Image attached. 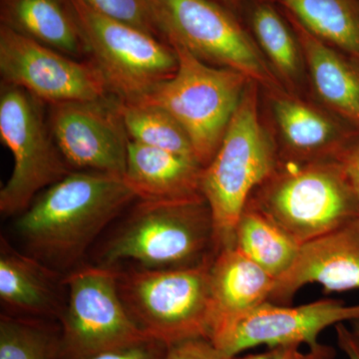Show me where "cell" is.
<instances>
[{
	"instance_id": "6da1fadb",
	"label": "cell",
	"mask_w": 359,
	"mask_h": 359,
	"mask_svg": "<svg viewBox=\"0 0 359 359\" xmlns=\"http://www.w3.org/2000/svg\"><path fill=\"white\" fill-rule=\"evenodd\" d=\"M136 199L121 177L74 172L29 205L16 222V230L33 257L68 266Z\"/></svg>"
},
{
	"instance_id": "7a4b0ae2",
	"label": "cell",
	"mask_w": 359,
	"mask_h": 359,
	"mask_svg": "<svg viewBox=\"0 0 359 359\" xmlns=\"http://www.w3.org/2000/svg\"><path fill=\"white\" fill-rule=\"evenodd\" d=\"M257 86L248 85L216 155L203 169L201 188L214 221L216 256L235 245L236 226L248 201L280 162L259 119Z\"/></svg>"
},
{
	"instance_id": "3957f363",
	"label": "cell",
	"mask_w": 359,
	"mask_h": 359,
	"mask_svg": "<svg viewBox=\"0 0 359 359\" xmlns=\"http://www.w3.org/2000/svg\"><path fill=\"white\" fill-rule=\"evenodd\" d=\"M247 205L299 245L359 216L358 201L337 160L278 165Z\"/></svg>"
},
{
	"instance_id": "277c9868",
	"label": "cell",
	"mask_w": 359,
	"mask_h": 359,
	"mask_svg": "<svg viewBox=\"0 0 359 359\" xmlns=\"http://www.w3.org/2000/svg\"><path fill=\"white\" fill-rule=\"evenodd\" d=\"M216 257L214 221L204 197L179 202L140 201L106 245L104 266L132 261L144 269H184Z\"/></svg>"
},
{
	"instance_id": "5b68a950",
	"label": "cell",
	"mask_w": 359,
	"mask_h": 359,
	"mask_svg": "<svg viewBox=\"0 0 359 359\" xmlns=\"http://www.w3.org/2000/svg\"><path fill=\"white\" fill-rule=\"evenodd\" d=\"M212 263L184 269L116 271L118 292L132 320L151 339L168 347L186 340L209 339Z\"/></svg>"
},
{
	"instance_id": "8992f818",
	"label": "cell",
	"mask_w": 359,
	"mask_h": 359,
	"mask_svg": "<svg viewBox=\"0 0 359 359\" xmlns=\"http://www.w3.org/2000/svg\"><path fill=\"white\" fill-rule=\"evenodd\" d=\"M169 45L178 59L176 73L139 101L173 116L205 168L216 155L250 80L238 71L208 65L180 45Z\"/></svg>"
},
{
	"instance_id": "52a82bcc",
	"label": "cell",
	"mask_w": 359,
	"mask_h": 359,
	"mask_svg": "<svg viewBox=\"0 0 359 359\" xmlns=\"http://www.w3.org/2000/svg\"><path fill=\"white\" fill-rule=\"evenodd\" d=\"M161 39L208 65L242 73L275 94L285 93L259 45L212 0H148Z\"/></svg>"
},
{
	"instance_id": "ba28073f",
	"label": "cell",
	"mask_w": 359,
	"mask_h": 359,
	"mask_svg": "<svg viewBox=\"0 0 359 359\" xmlns=\"http://www.w3.org/2000/svg\"><path fill=\"white\" fill-rule=\"evenodd\" d=\"M69 1L88 53L117 100H141L176 73L178 59L169 44L134 26L106 18L83 0Z\"/></svg>"
},
{
	"instance_id": "9c48e42d",
	"label": "cell",
	"mask_w": 359,
	"mask_h": 359,
	"mask_svg": "<svg viewBox=\"0 0 359 359\" xmlns=\"http://www.w3.org/2000/svg\"><path fill=\"white\" fill-rule=\"evenodd\" d=\"M63 283L67 306L60 316L57 359H84L151 339L134 323L111 266H86Z\"/></svg>"
},
{
	"instance_id": "30bf717a",
	"label": "cell",
	"mask_w": 359,
	"mask_h": 359,
	"mask_svg": "<svg viewBox=\"0 0 359 359\" xmlns=\"http://www.w3.org/2000/svg\"><path fill=\"white\" fill-rule=\"evenodd\" d=\"M39 102L25 90L2 84L0 138L13 158V173L0 192L6 216L25 212L37 193L70 173Z\"/></svg>"
},
{
	"instance_id": "8fae6325",
	"label": "cell",
	"mask_w": 359,
	"mask_h": 359,
	"mask_svg": "<svg viewBox=\"0 0 359 359\" xmlns=\"http://www.w3.org/2000/svg\"><path fill=\"white\" fill-rule=\"evenodd\" d=\"M359 320V304L346 306L337 299H321L299 306L264 302L229 316L212 327L209 339L229 358L259 346H302L321 351L318 337L339 323Z\"/></svg>"
},
{
	"instance_id": "7c38bea8",
	"label": "cell",
	"mask_w": 359,
	"mask_h": 359,
	"mask_svg": "<svg viewBox=\"0 0 359 359\" xmlns=\"http://www.w3.org/2000/svg\"><path fill=\"white\" fill-rule=\"evenodd\" d=\"M0 74L4 84L49 105L104 100L109 93L93 62H79L4 25L0 27Z\"/></svg>"
},
{
	"instance_id": "4fadbf2b",
	"label": "cell",
	"mask_w": 359,
	"mask_h": 359,
	"mask_svg": "<svg viewBox=\"0 0 359 359\" xmlns=\"http://www.w3.org/2000/svg\"><path fill=\"white\" fill-rule=\"evenodd\" d=\"M48 126L68 166L123 178L130 139L116 101L54 104Z\"/></svg>"
},
{
	"instance_id": "5bb4252c",
	"label": "cell",
	"mask_w": 359,
	"mask_h": 359,
	"mask_svg": "<svg viewBox=\"0 0 359 359\" xmlns=\"http://www.w3.org/2000/svg\"><path fill=\"white\" fill-rule=\"evenodd\" d=\"M309 283L327 292L359 290V216L302 244L289 271L276 280L269 302L287 304Z\"/></svg>"
},
{
	"instance_id": "9a60e30c",
	"label": "cell",
	"mask_w": 359,
	"mask_h": 359,
	"mask_svg": "<svg viewBox=\"0 0 359 359\" xmlns=\"http://www.w3.org/2000/svg\"><path fill=\"white\" fill-rule=\"evenodd\" d=\"M203 169L196 161L130 141L123 180L143 202H179L203 197Z\"/></svg>"
},
{
	"instance_id": "2e32d148",
	"label": "cell",
	"mask_w": 359,
	"mask_h": 359,
	"mask_svg": "<svg viewBox=\"0 0 359 359\" xmlns=\"http://www.w3.org/2000/svg\"><path fill=\"white\" fill-rule=\"evenodd\" d=\"M0 299L11 316L25 318H59L56 273L34 257L25 256L1 238L0 247Z\"/></svg>"
},
{
	"instance_id": "e0dca14e",
	"label": "cell",
	"mask_w": 359,
	"mask_h": 359,
	"mask_svg": "<svg viewBox=\"0 0 359 359\" xmlns=\"http://www.w3.org/2000/svg\"><path fill=\"white\" fill-rule=\"evenodd\" d=\"M273 112L290 164L337 160L347 150L339 125L308 104L275 94Z\"/></svg>"
},
{
	"instance_id": "ac0fdd59",
	"label": "cell",
	"mask_w": 359,
	"mask_h": 359,
	"mask_svg": "<svg viewBox=\"0 0 359 359\" xmlns=\"http://www.w3.org/2000/svg\"><path fill=\"white\" fill-rule=\"evenodd\" d=\"M297 23V39L316 93L334 113L359 128L358 61Z\"/></svg>"
},
{
	"instance_id": "d6986e66",
	"label": "cell",
	"mask_w": 359,
	"mask_h": 359,
	"mask_svg": "<svg viewBox=\"0 0 359 359\" xmlns=\"http://www.w3.org/2000/svg\"><path fill=\"white\" fill-rule=\"evenodd\" d=\"M275 285L276 278L236 245L222 250L210 269L211 330L219 321L269 301Z\"/></svg>"
},
{
	"instance_id": "ffe728a7",
	"label": "cell",
	"mask_w": 359,
	"mask_h": 359,
	"mask_svg": "<svg viewBox=\"0 0 359 359\" xmlns=\"http://www.w3.org/2000/svg\"><path fill=\"white\" fill-rule=\"evenodd\" d=\"M2 23L72 58L88 53L69 0H2Z\"/></svg>"
},
{
	"instance_id": "44dd1931",
	"label": "cell",
	"mask_w": 359,
	"mask_h": 359,
	"mask_svg": "<svg viewBox=\"0 0 359 359\" xmlns=\"http://www.w3.org/2000/svg\"><path fill=\"white\" fill-rule=\"evenodd\" d=\"M309 33L359 62L358 0H278Z\"/></svg>"
},
{
	"instance_id": "7402d4cb",
	"label": "cell",
	"mask_w": 359,
	"mask_h": 359,
	"mask_svg": "<svg viewBox=\"0 0 359 359\" xmlns=\"http://www.w3.org/2000/svg\"><path fill=\"white\" fill-rule=\"evenodd\" d=\"M235 245L276 280L289 271L299 245L250 205H245L235 231Z\"/></svg>"
},
{
	"instance_id": "603a6c76",
	"label": "cell",
	"mask_w": 359,
	"mask_h": 359,
	"mask_svg": "<svg viewBox=\"0 0 359 359\" xmlns=\"http://www.w3.org/2000/svg\"><path fill=\"white\" fill-rule=\"evenodd\" d=\"M116 105L130 141L198 162L185 130L166 110L144 101L123 102L116 99Z\"/></svg>"
},
{
	"instance_id": "cb8c5ba5",
	"label": "cell",
	"mask_w": 359,
	"mask_h": 359,
	"mask_svg": "<svg viewBox=\"0 0 359 359\" xmlns=\"http://www.w3.org/2000/svg\"><path fill=\"white\" fill-rule=\"evenodd\" d=\"M252 25L257 44L276 77L290 85L299 82L304 63L301 45L282 18L264 4L255 8Z\"/></svg>"
},
{
	"instance_id": "d4e9b609",
	"label": "cell",
	"mask_w": 359,
	"mask_h": 359,
	"mask_svg": "<svg viewBox=\"0 0 359 359\" xmlns=\"http://www.w3.org/2000/svg\"><path fill=\"white\" fill-rule=\"evenodd\" d=\"M59 335L47 320L2 313L0 359H57Z\"/></svg>"
},
{
	"instance_id": "484cf974",
	"label": "cell",
	"mask_w": 359,
	"mask_h": 359,
	"mask_svg": "<svg viewBox=\"0 0 359 359\" xmlns=\"http://www.w3.org/2000/svg\"><path fill=\"white\" fill-rule=\"evenodd\" d=\"M106 18L126 23L161 39L148 0H83Z\"/></svg>"
},
{
	"instance_id": "4316f807",
	"label": "cell",
	"mask_w": 359,
	"mask_h": 359,
	"mask_svg": "<svg viewBox=\"0 0 359 359\" xmlns=\"http://www.w3.org/2000/svg\"><path fill=\"white\" fill-rule=\"evenodd\" d=\"M168 346L153 339L111 349L84 359H165Z\"/></svg>"
},
{
	"instance_id": "83f0119b",
	"label": "cell",
	"mask_w": 359,
	"mask_h": 359,
	"mask_svg": "<svg viewBox=\"0 0 359 359\" xmlns=\"http://www.w3.org/2000/svg\"><path fill=\"white\" fill-rule=\"evenodd\" d=\"M165 359H231L219 351L211 340L195 339L168 347Z\"/></svg>"
},
{
	"instance_id": "f1b7e54d",
	"label": "cell",
	"mask_w": 359,
	"mask_h": 359,
	"mask_svg": "<svg viewBox=\"0 0 359 359\" xmlns=\"http://www.w3.org/2000/svg\"><path fill=\"white\" fill-rule=\"evenodd\" d=\"M334 351L330 347L321 351H309V353H302L301 346H278L269 347L264 353L249 354L243 358L231 359H332Z\"/></svg>"
},
{
	"instance_id": "f546056e",
	"label": "cell",
	"mask_w": 359,
	"mask_h": 359,
	"mask_svg": "<svg viewBox=\"0 0 359 359\" xmlns=\"http://www.w3.org/2000/svg\"><path fill=\"white\" fill-rule=\"evenodd\" d=\"M335 325L337 344L346 355H353L359 359V320Z\"/></svg>"
},
{
	"instance_id": "4dcf8cb0",
	"label": "cell",
	"mask_w": 359,
	"mask_h": 359,
	"mask_svg": "<svg viewBox=\"0 0 359 359\" xmlns=\"http://www.w3.org/2000/svg\"><path fill=\"white\" fill-rule=\"evenodd\" d=\"M359 204V138L339 159Z\"/></svg>"
},
{
	"instance_id": "1f68e13d",
	"label": "cell",
	"mask_w": 359,
	"mask_h": 359,
	"mask_svg": "<svg viewBox=\"0 0 359 359\" xmlns=\"http://www.w3.org/2000/svg\"><path fill=\"white\" fill-rule=\"evenodd\" d=\"M347 356V358L348 359H358L355 358V356H353V355H346Z\"/></svg>"
}]
</instances>
